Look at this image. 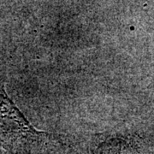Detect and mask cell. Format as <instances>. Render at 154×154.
<instances>
[{
	"mask_svg": "<svg viewBox=\"0 0 154 154\" xmlns=\"http://www.w3.org/2000/svg\"><path fill=\"white\" fill-rule=\"evenodd\" d=\"M41 134L8 97L4 84L0 82V142L11 145L35 140Z\"/></svg>",
	"mask_w": 154,
	"mask_h": 154,
	"instance_id": "1",
	"label": "cell"
},
{
	"mask_svg": "<svg viewBox=\"0 0 154 154\" xmlns=\"http://www.w3.org/2000/svg\"><path fill=\"white\" fill-rule=\"evenodd\" d=\"M125 148H123V144L116 140H112L109 142L101 144L97 149L95 154H123Z\"/></svg>",
	"mask_w": 154,
	"mask_h": 154,
	"instance_id": "2",
	"label": "cell"
}]
</instances>
